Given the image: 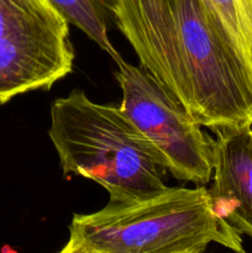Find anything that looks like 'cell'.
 <instances>
[{
  "mask_svg": "<svg viewBox=\"0 0 252 253\" xmlns=\"http://www.w3.org/2000/svg\"><path fill=\"white\" fill-rule=\"evenodd\" d=\"M250 142H251V147H252V128L250 130Z\"/></svg>",
  "mask_w": 252,
  "mask_h": 253,
  "instance_id": "8fae6325",
  "label": "cell"
},
{
  "mask_svg": "<svg viewBox=\"0 0 252 253\" xmlns=\"http://www.w3.org/2000/svg\"><path fill=\"white\" fill-rule=\"evenodd\" d=\"M219 24L252 84V0H202Z\"/></svg>",
  "mask_w": 252,
  "mask_h": 253,
  "instance_id": "ba28073f",
  "label": "cell"
},
{
  "mask_svg": "<svg viewBox=\"0 0 252 253\" xmlns=\"http://www.w3.org/2000/svg\"><path fill=\"white\" fill-rule=\"evenodd\" d=\"M48 136L63 174L98 183L110 202L142 200L168 188L167 163L120 105L99 104L81 89L51 106Z\"/></svg>",
  "mask_w": 252,
  "mask_h": 253,
  "instance_id": "6da1fadb",
  "label": "cell"
},
{
  "mask_svg": "<svg viewBox=\"0 0 252 253\" xmlns=\"http://www.w3.org/2000/svg\"><path fill=\"white\" fill-rule=\"evenodd\" d=\"M69 239L100 253H203L210 244L246 253L241 235L217 214L205 185L109 200L98 211L74 215Z\"/></svg>",
  "mask_w": 252,
  "mask_h": 253,
  "instance_id": "7a4b0ae2",
  "label": "cell"
},
{
  "mask_svg": "<svg viewBox=\"0 0 252 253\" xmlns=\"http://www.w3.org/2000/svg\"><path fill=\"white\" fill-rule=\"evenodd\" d=\"M250 130L216 135L212 184L209 193L217 214L240 235L252 239V147Z\"/></svg>",
  "mask_w": 252,
  "mask_h": 253,
  "instance_id": "52a82bcc",
  "label": "cell"
},
{
  "mask_svg": "<svg viewBox=\"0 0 252 253\" xmlns=\"http://www.w3.org/2000/svg\"><path fill=\"white\" fill-rule=\"evenodd\" d=\"M175 0H111L119 30L150 72L192 114L193 98L180 56Z\"/></svg>",
  "mask_w": 252,
  "mask_h": 253,
  "instance_id": "8992f818",
  "label": "cell"
},
{
  "mask_svg": "<svg viewBox=\"0 0 252 253\" xmlns=\"http://www.w3.org/2000/svg\"><path fill=\"white\" fill-rule=\"evenodd\" d=\"M58 253H100V252H96L90 249H86V247L82 246V245H79L78 242H76L74 240L69 239L68 242L64 245L63 249H62Z\"/></svg>",
  "mask_w": 252,
  "mask_h": 253,
  "instance_id": "30bf717a",
  "label": "cell"
},
{
  "mask_svg": "<svg viewBox=\"0 0 252 253\" xmlns=\"http://www.w3.org/2000/svg\"><path fill=\"white\" fill-rule=\"evenodd\" d=\"M69 24L49 0H0V105L73 69Z\"/></svg>",
  "mask_w": 252,
  "mask_h": 253,
  "instance_id": "277c9868",
  "label": "cell"
},
{
  "mask_svg": "<svg viewBox=\"0 0 252 253\" xmlns=\"http://www.w3.org/2000/svg\"><path fill=\"white\" fill-rule=\"evenodd\" d=\"M63 15L68 24L78 27L95 42L111 58L120 61L121 56L114 47L108 34V6L105 0H49Z\"/></svg>",
  "mask_w": 252,
  "mask_h": 253,
  "instance_id": "9c48e42d",
  "label": "cell"
},
{
  "mask_svg": "<svg viewBox=\"0 0 252 253\" xmlns=\"http://www.w3.org/2000/svg\"><path fill=\"white\" fill-rule=\"evenodd\" d=\"M174 20L192 115L215 135L252 128V84L202 0H175Z\"/></svg>",
  "mask_w": 252,
  "mask_h": 253,
  "instance_id": "3957f363",
  "label": "cell"
},
{
  "mask_svg": "<svg viewBox=\"0 0 252 253\" xmlns=\"http://www.w3.org/2000/svg\"><path fill=\"white\" fill-rule=\"evenodd\" d=\"M116 64L121 110L160 151L168 172L178 180L209 184L214 170V138L143 67L123 58Z\"/></svg>",
  "mask_w": 252,
  "mask_h": 253,
  "instance_id": "5b68a950",
  "label": "cell"
}]
</instances>
